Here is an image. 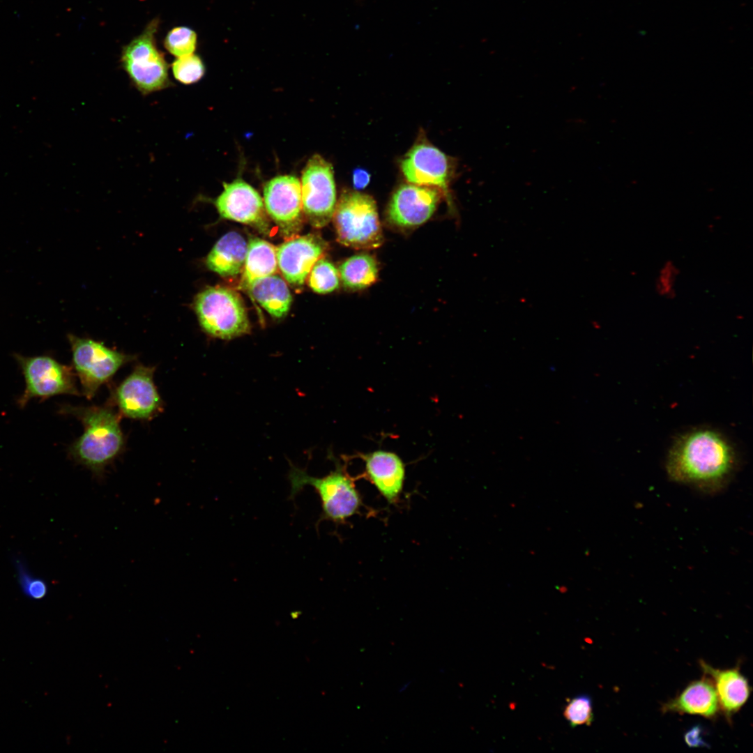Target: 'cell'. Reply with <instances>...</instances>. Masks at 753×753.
I'll return each instance as SVG.
<instances>
[{
  "label": "cell",
  "instance_id": "4dcf8cb0",
  "mask_svg": "<svg viewBox=\"0 0 753 753\" xmlns=\"http://www.w3.org/2000/svg\"><path fill=\"white\" fill-rule=\"evenodd\" d=\"M410 684H411V681H409V682H406V683H405L402 684V685H401V686L400 687V688H399V690H398V692H402L405 691V690H406V689H407V688L409 687V686L410 685Z\"/></svg>",
  "mask_w": 753,
  "mask_h": 753
},
{
  "label": "cell",
  "instance_id": "d4e9b609",
  "mask_svg": "<svg viewBox=\"0 0 753 753\" xmlns=\"http://www.w3.org/2000/svg\"><path fill=\"white\" fill-rule=\"evenodd\" d=\"M171 67L174 78L183 84L199 82L205 73L201 59L194 54L176 57Z\"/></svg>",
  "mask_w": 753,
  "mask_h": 753
},
{
  "label": "cell",
  "instance_id": "603a6c76",
  "mask_svg": "<svg viewBox=\"0 0 753 753\" xmlns=\"http://www.w3.org/2000/svg\"><path fill=\"white\" fill-rule=\"evenodd\" d=\"M307 277L309 287L318 294L330 293L340 285L338 270L333 263L323 258L314 264Z\"/></svg>",
  "mask_w": 753,
  "mask_h": 753
},
{
  "label": "cell",
  "instance_id": "7a4b0ae2",
  "mask_svg": "<svg viewBox=\"0 0 753 753\" xmlns=\"http://www.w3.org/2000/svg\"><path fill=\"white\" fill-rule=\"evenodd\" d=\"M66 409L84 425L83 434L70 448L71 457L96 476H101L124 446L119 414L108 406H70Z\"/></svg>",
  "mask_w": 753,
  "mask_h": 753
},
{
  "label": "cell",
  "instance_id": "484cf974",
  "mask_svg": "<svg viewBox=\"0 0 753 753\" xmlns=\"http://www.w3.org/2000/svg\"><path fill=\"white\" fill-rule=\"evenodd\" d=\"M563 716L572 727L591 725L593 720L591 697L581 694L569 699L564 707Z\"/></svg>",
  "mask_w": 753,
  "mask_h": 753
},
{
  "label": "cell",
  "instance_id": "ac0fdd59",
  "mask_svg": "<svg viewBox=\"0 0 753 753\" xmlns=\"http://www.w3.org/2000/svg\"><path fill=\"white\" fill-rule=\"evenodd\" d=\"M662 710L664 713L675 712L715 718L720 706L713 680L704 676L691 682L677 697L665 703Z\"/></svg>",
  "mask_w": 753,
  "mask_h": 753
},
{
  "label": "cell",
  "instance_id": "52a82bcc",
  "mask_svg": "<svg viewBox=\"0 0 753 753\" xmlns=\"http://www.w3.org/2000/svg\"><path fill=\"white\" fill-rule=\"evenodd\" d=\"M74 370L82 392L91 399L99 388L133 356L112 349L102 343L87 338L69 336Z\"/></svg>",
  "mask_w": 753,
  "mask_h": 753
},
{
  "label": "cell",
  "instance_id": "4316f807",
  "mask_svg": "<svg viewBox=\"0 0 753 753\" xmlns=\"http://www.w3.org/2000/svg\"><path fill=\"white\" fill-rule=\"evenodd\" d=\"M679 273L678 268L670 261L665 262L659 271L655 282L657 294L670 298L675 295V284Z\"/></svg>",
  "mask_w": 753,
  "mask_h": 753
},
{
  "label": "cell",
  "instance_id": "3957f363",
  "mask_svg": "<svg viewBox=\"0 0 753 753\" xmlns=\"http://www.w3.org/2000/svg\"><path fill=\"white\" fill-rule=\"evenodd\" d=\"M288 480L291 485L290 499L294 500L306 486H311L318 494L322 512L316 523L317 527L325 520L335 524H346L347 519L359 513L363 506L356 479L340 462H336L335 469L323 477L310 476L305 470L290 464Z\"/></svg>",
  "mask_w": 753,
  "mask_h": 753
},
{
  "label": "cell",
  "instance_id": "5bb4252c",
  "mask_svg": "<svg viewBox=\"0 0 753 753\" xmlns=\"http://www.w3.org/2000/svg\"><path fill=\"white\" fill-rule=\"evenodd\" d=\"M224 190L215 201L224 218L250 225L267 234L269 222L264 201L250 185L238 178L223 183Z\"/></svg>",
  "mask_w": 753,
  "mask_h": 753
},
{
  "label": "cell",
  "instance_id": "ba28073f",
  "mask_svg": "<svg viewBox=\"0 0 753 753\" xmlns=\"http://www.w3.org/2000/svg\"><path fill=\"white\" fill-rule=\"evenodd\" d=\"M301 186L304 217L315 228L325 227L337 203L332 165L319 154L312 155L303 170Z\"/></svg>",
  "mask_w": 753,
  "mask_h": 753
},
{
  "label": "cell",
  "instance_id": "9a60e30c",
  "mask_svg": "<svg viewBox=\"0 0 753 753\" xmlns=\"http://www.w3.org/2000/svg\"><path fill=\"white\" fill-rule=\"evenodd\" d=\"M327 246L321 237L314 234L293 236L282 243L277 248V259L285 280L294 286H302Z\"/></svg>",
  "mask_w": 753,
  "mask_h": 753
},
{
  "label": "cell",
  "instance_id": "7c38bea8",
  "mask_svg": "<svg viewBox=\"0 0 753 753\" xmlns=\"http://www.w3.org/2000/svg\"><path fill=\"white\" fill-rule=\"evenodd\" d=\"M155 368L137 365L117 387L114 399L120 413L128 418L147 420L162 410L153 381Z\"/></svg>",
  "mask_w": 753,
  "mask_h": 753
},
{
  "label": "cell",
  "instance_id": "277c9868",
  "mask_svg": "<svg viewBox=\"0 0 753 753\" xmlns=\"http://www.w3.org/2000/svg\"><path fill=\"white\" fill-rule=\"evenodd\" d=\"M159 17H155L142 32L123 46L120 63L130 82L146 96L172 86L169 77V65L156 43L160 27Z\"/></svg>",
  "mask_w": 753,
  "mask_h": 753
},
{
  "label": "cell",
  "instance_id": "f1b7e54d",
  "mask_svg": "<svg viewBox=\"0 0 753 753\" xmlns=\"http://www.w3.org/2000/svg\"><path fill=\"white\" fill-rule=\"evenodd\" d=\"M22 585L26 595L35 599H39L45 595L47 589L43 581L38 579H26L22 577Z\"/></svg>",
  "mask_w": 753,
  "mask_h": 753
},
{
  "label": "cell",
  "instance_id": "8992f818",
  "mask_svg": "<svg viewBox=\"0 0 753 753\" xmlns=\"http://www.w3.org/2000/svg\"><path fill=\"white\" fill-rule=\"evenodd\" d=\"M194 307L201 328L212 337L231 340L250 331L243 301L229 288L204 289L196 296Z\"/></svg>",
  "mask_w": 753,
  "mask_h": 753
},
{
  "label": "cell",
  "instance_id": "ffe728a7",
  "mask_svg": "<svg viewBox=\"0 0 753 753\" xmlns=\"http://www.w3.org/2000/svg\"><path fill=\"white\" fill-rule=\"evenodd\" d=\"M247 290L273 317L280 319L287 314L292 297L286 282L279 275L259 278Z\"/></svg>",
  "mask_w": 753,
  "mask_h": 753
},
{
  "label": "cell",
  "instance_id": "6da1fadb",
  "mask_svg": "<svg viewBox=\"0 0 753 753\" xmlns=\"http://www.w3.org/2000/svg\"><path fill=\"white\" fill-rule=\"evenodd\" d=\"M736 463L733 448L724 435L711 429H697L674 441L666 471L674 482L715 492L729 480Z\"/></svg>",
  "mask_w": 753,
  "mask_h": 753
},
{
  "label": "cell",
  "instance_id": "2e32d148",
  "mask_svg": "<svg viewBox=\"0 0 753 753\" xmlns=\"http://www.w3.org/2000/svg\"><path fill=\"white\" fill-rule=\"evenodd\" d=\"M365 465L363 477L371 482L389 504H396L405 480V466L395 453L378 450L360 454Z\"/></svg>",
  "mask_w": 753,
  "mask_h": 753
},
{
  "label": "cell",
  "instance_id": "83f0119b",
  "mask_svg": "<svg viewBox=\"0 0 753 753\" xmlns=\"http://www.w3.org/2000/svg\"><path fill=\"white\" fill-rule=\"evenodd\" d=\"M684 740L690 747H708L703 739V730L701 726L695 725L687 730L684 735Z\"/></svg>",
  "mask_w": 753,
  "mask_h": 753
},
{
  "label": "cell",
  "instance_id": "44dd1931",
  "mask_svg": "<svg viewBox=\"0 0 753 753\" xmlns=\"http://www.w3.org/2000/svg\"><path fill=\"white\" fill-rule=\"evenodd\" d=\"M277 248L259 238L248 243L240 287L247 290L256 280L275 274L277 271Z\"/></svg>",
  "mask_w": 753,
  "mask_h": 753
},
{
  "label": "cell",
  "instance_id": "f546056e",
  "mask_svg": "<svg viewBox=\"0 0 753 753\" xmlns=\"http://www.w3.org/2000/svg\"><path fill=\"white\" fill-rule=\"evenodd\" d=\"M370 174L363 169H356L353 174V183L356 190H361L365 188L370 183Z\"/></svg>",
  "mask_w": 753,
  "mask_h": 753
},
{
  "label": "cell",
  "instance_id": "4fadbf2b",
  "mask_svg": "<svg viewBox=\"0 0 753 753\" xmlns=\"http://www.w3.org/2000/svg\"><path fill=\"white\" fill-rule=\"evenodd\" d=\"M401 169L409 183L434 188L448 195L453 173L451 159L429 142L416 144L402 160Z\"/></svg>",
  "mask_w": 753,
  "mask_h": 753
},
{
  "label": "cell",
  "instance_id": "30bf717a",
  "mask_svg": "<svg viewBox=\"0 0 753 753\" xmlns=\"http://www.w3.org/2000/svg\"><path fill=\"white\" fill-rule=\"evenodd\" d=\"M264 204L267 214L286 238L295 236L303 227L304 214L301 186L293 175H280L266 183Z\"/></svg>",
  "mask_w": 753,
  "mask_h": 753
},
{
  "label": "cell",
  "instance_id": "d6986e66",
  "mask_svg": "<svg viewBox=\"0 0 753 753\" xmlns=\"http://www.w3.org/2000/svg\"><path fill=\"white\" fill-rule=\"evenodd\" d=\"M248 243L238 232L230 231L222 236L206 257V264L212 271L222 277H232L242 273Z\"/></svg>",
  "mask_w": 753,
  "mask_h": 753
},
{
  "label": "cell",
  "instance_id": "7402d4cb",
  "mask_svg": "<svg viewBox=\"0 0 753 753\" xmlns=\"http://www.w3.org/2000/svg\"><path fill=\"white\" fill-rule=\"evenodd\" d=\"M379 264L372 254L362 252L344 260L339 267V275L345 289L359 291L374 284L379 277Z\"/></svg>",
  "mask_w": 753,
  "mask_h": 753
},
{
  "label": "cell",
  "instance_id": "5b68a950",
  "mask_svg": "<svg viewBox=\"0 0 753 753\" xmlns=\"http://www.w3.org/2000/svg\"><path fill=\"white\" fill-rule=\"evenodd\" d=\"M337 241L356 250L379 248L384 238L376 204L369 195L344 190L333 215Z\"/></svg>",
  "mask_w": 753,
  "mask_h": 753
},
{
  "label": "cell",
  "instance_id": "e0dca14e",
  "mask_svg": "<svg viewBox=\"0 0 753 753\" xmlns=\"http://www.w3.org/2000/svg\"><path fill=\"white\" fill-rule=\"evenodd\" d=\"M700 666L705 675L713 680L717 695L720 709L730 720L747 701L751 687L745 676L738 667L720 669L713 667L704 661Z\"/></svg>",
  "mask_w": 753,
  "mask_h": 753
},
{
  "label": "cell",
  "instance_id": "cb8c5ba5",
  "mask_svg": "<svg viewBox=\"0 0 753 753\" xmlns=\"http://www.w3.org/2000/svg\"><path fill=\"white\" fill-rule=\"evenodd\" d=\"M197 44V33L192 29L185 26L172 28L164 39L165 49L176 57L193 54Z\"/></svg>",
  "mask_w": 753,
  "mask_h": 753
},
{
  "label": "cell",
  "instance_id": "8fae6325",
  "mask_svg": "<svg viewBox=\"0 0 753 753\" xmlns=\"http://www.w3.org/2000/svg\"><path fill=\"white\" fill-rule=\"evenodd\" d=\"M439 190L413 183L401 185L393 192L386 211V219L393 227L415 229L434 214L440 200Z\"/></svg>",
  "mask_w": 753,
  "mask_h": 753
},
{
  "label": "cell",
  "instance_id": "9c48e42d",
  "mask_svg": "<svg viewBox=\"0 0 753 753\" xmlns=\"http://www.w3.org/2000/svg\"><path fill=\"white\" fill-rule=\"evenodd\" d=\"M25 380V389L18 400L23 407L31 398L45 400L54 395H78L75 374L70 367L46 356H16Z\"/></svg>",
  "mask_w": 753,
  "mask_h": 753
}]
</instances>
